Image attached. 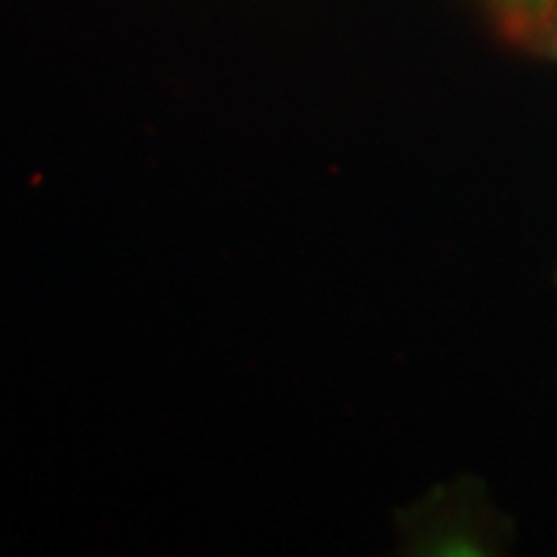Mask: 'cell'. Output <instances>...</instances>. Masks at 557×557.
I'll return each mask as SVG.
<instances>
[{
  "instance_id": "1",
  "label": "cell",
  "mask_w": 557,
  "mask_h": 557,
  "mask_svg": "<svg viewBox=\"0 0 557 557\" xmlns=\"http://www.w3.org/2000/svg\"><path fill=\"white\" fill-rule=\"evenodd\" d=\"M491 5L493 16L498 18V26L508 34V39L519 41L529 26L537 21L553 0H485Z\"/></svg>"
},
{
  "instance_id": "2",
  "label": "cell",
  "mask_w": 557,
  "mask_h": 557,
  "mask_svg": "<svg viewBox=\"0 0 557 557\" xmlns=\"http://www.w3.org/2000/svg\"><path fill=\"white\" fill-rule=\"evenodd\" d=\"M517 45L527 47L529 52L542 54V58L557 62V0H553L545 9V13L521 34Z\"/></svg>"
}]
</instances>
